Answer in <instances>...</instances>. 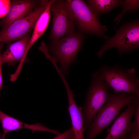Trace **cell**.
<instances>
[{"mask_svg": "<svg viewBox=\"0 0 139 139\" xmlns=\"http://www.w3.org/2000/svg\"><path fill=\"white\" fill-rule=\"evenodd\" d=\"M129 93H110L109 100L98 112L87 129L85 139H95L97 135L115 120L123 108L137 97Z\"/></svg>", "mask_w": 139, "mask_h": 139, "instance_id": "cell-1", "label": "cell"}, {"mask_svg": "<svg viewBox=\"0 0 139 139\" xmlns=\"http://www.w3.org/2000/svg\"><path fill=\"white\" fill-rule=\"evenodd\" d=\"M85 38L84 33L75 30L58 40L51 41L47 46L49 53L59 63L60 70L65 76L68 73L70 66L75 62Z\"/></svg>", "mask_w": 139, "mask_h": 139, "instance_id": "cell-2", "label": "cell"}, {"mask_svg": "<svg viewBox=\"0 0 139 139\" xmlns=\"http://www.w3.org/2000/svg\"><path fill=\"white\" fill-rule=\"evenodd\" d=\"M90 84L87 90L82 111L84 121V131L87 130L95 116L109 100V85L98 70L91 74Z\"/></svg>", "mask_w": 139, "mask_h": 139, "instance_id": "cell-3", "label": "cell"}, {"mask_svg": "<svg viewBox=\"0 0 139 139\" xmlns=\"http://www.w3.org/2000/svg\"><path fill=\"white\" fill-rule=\"evenodd\" d=\"M98 71L114 93L139 96V77L134 68H125L118 65L109 66L105 64Z\"/></svg>", "mask_w": 139, "mask_h": 139, "instance_id": "cell-4", "label": "cell"}, {"mask_svg": "<svg viewBox=\"0 0 139 139\" xmlns=\"http://www.w3.org/2000/svg\"><path fill=\"white\" fill-rule=\"evenodd\" d=\"M116 48L120 56L126 53L129 54L132 51L139 48V22L135 20L124 22L117 30L113 37L108 38L97 53L101 58L108 49Z\"/></svg>", "mask_w": 139, "mask_h": 139, "instance_id": "cell-5", "label": "cell"}, {"mask_svg": "<svg viewBox=\"0 0 139 139\" xmlns=\"http://www.w3.org/2000/svg\"><path fill=\"white\" fill-rule=\"evenodd\" d=\"M50 10L52 27L49 39L51 41L58 40L75 30L76 19L67 0H52Z\"/></svg>", "mask_w": 139, "mask_h": 139, "instance_id": "cell-6", "label": "cell"}, {"mask_svg": "<svg viewBox=\"0 0 139 139\" xmlns=\"http://www.w3.org/2000/svg\"><path fill=\"white\" fill-rule=\"evenodd\" d=\"M76 19V27L80 32L91 34L107 39L105 34L107 30L100 22L99 18L92 13L87 3L82 0H67Z\"/></svg>", "mask_w": 139, "mask_h": 139, "instance_id": "cell-7", "label": "cell"}, {"mask_svg": "<svg viewBox=\"0 0 139 139\" xmlns=\"http://www.w3.org/2000/svg\"><path fill=\"white\" fill-rule=\"evenodd\" d=\"M49 1L43 0L40 5L29 14L14 21L3 28L0 33V42L9 43L19 40L29 34L34 28Z\"/></svg>", "mask_w": 139, "mask_h": 139, "instance_id": "cell-8", "label": "cell"}, {"mask_svg": "<svg viewBox=\"0 0 139 139\" xmlns=\"http://www.w3.org/2000/svg\"><path fill=\"white\" fill-rule=\"evenodd\" d=\"M139 97H137L128 105L125 110L115 120L108 130V134L104 139H121L131 133L133 129L131 119L134 115Z\"/></svg>", "mask_w": 139, "mask_h": 139, "instance_id": "cell-9", "label": "cell"}, {"mask_svg": "<svg viewBox=\"0 0 139 139\" xmlns=\"http://www.w3.org/2000/svg\"><path fill=\"white\" fill-rule=\"evenodd\" d=\"M30 37L29 34L17 41L10 44L1 54L2 65L7 64L13 66L17 62L20 63L13 76L17 78L21 72L23 63L25 58V53Z\"/></svg>", "mask_w": 139, "mask_h": 139, "instance_id": "cell-10", "label": "cell"}, {"mask_svg": "<svg viewBox=\"0 0 139 139\" xmlns=\"http://www.w3.org/2000/svg\"><path fill=\"white\" fill-rule=\"evenodd\" d=\"M43 0H15L10 1L9 11L3 18L1 23L3 28L14 21L31 13L41 4Z\"/></svg>", "mask_w": 139, "mask_h": 139, "instance_id": "cell-11", "label": "cell"}, {"mask_svg": "<svg viewBox=\"0 0 139 139\" xmlns=\"http://www.w3.org/2000/svg\"><path fill=\"white\" fill-rule=\"evenodd\" d=\"M68 101V110L71 118L72 126L76 139H85L84 135V121L81 107L77 105L71 90L66 91Z\"/></svg>", "mask_w": 139, "mask_h": 139, "instance_id": "cell-12", "label": "cell"}, {"mask_svg": "<svg viewBox=\"0 0 139 139\" xmlns=\"http://www.w3.org/2000/svg\"><path fill=\"white\" fill-rule=\"evenodd\" d=\"M0 120L3 130V137L11 131L23 128L28 129L32 132L40 131L50 132L51 129L39 123L29 124L11 117L0 110Z\"/></svg>", "mask_w": 139, "mask_h": 139, "instance_id": "cell-13", "label": "cell"}, {"mask_svg": "<svg viewBox=\"0 0 139 139\" xmlns=\"http://www.w3.org/2000/svg\"><path fill=\"white\" fill-rule=\"evenodd\" d=\"M51 2V0L49 1L47 6L40 15L36 23L26 52V57L31 47L43 34L47 29L51 16L50 6Z\"/></svg>", "mask_w": 139, "mask_h": 139, "instance_id": "cell-14", "label": "cell"}, {"mask_svg": "<svg viewBox=\"0 0 139 139\" xmlns=\"http://www.w3.org/2000/svg\"><path fill=\"white\" fill-rule=\"evenodd\" d=\"M124 1L120 0H88L87 4L96 17L109 13L115 8L121 7Z\"/></svg>", "mask_w": 139, "mask_h": 139, "instance_id": "cell-15", "label": "cell"}, {"mask_svg": "<svg viewBox=\"0 0 139 139\" xmlns=\"http://www.w3.org/2000/svg\"><path fill=\"white\" fill-rule=\"evenodd\" d=\"M122 10L118 14L114 19V21L118 24L122 16L126 13L128 12L135 13L139 8V1L138 0H124L121 6Z\"/></svg>", "mask_w": 139, "mask_h": 139, "instance_id": "cell-16", "label": "cell"}, {"mask_svg": "<svg viewBox=\"0 0 139 139\" xmlns=\"http://www.w3.org/2000/svg\"><path fill=\"white\" fill-rule=\"evenodd\" d=\"M10 6V1L0 0V18H4L8 13Z\"/></svg>", "mask_w": 139, "mask_h": 139, "instance_id": "cell-17", "label": "cell"}, {"mask_svg": "<svg viewBox=\"0 0 139 139\" xmlns=\"http://www.w3.org/2000/svg\"><path fill=\"white\" fill-rule=\"evenodd\" d=\"M135 120L133 122L132 131L139 132V102L136 105L134 115Z\"/></svg>", "mask_w": 139, "mask_h": 139, "instance_id": "cell-18", "label": "cell"}, {"mask_svg": "<svg viewBox=\"0 0 139 139\" xmlns=\"http://www.w3.org/2000/svg\"><path fill=\"white\" fill-rule=\"evenodd\" d=\"M74 135L72 127L64 132L56 136L53 139H68Z\"/></svg>", "mask_w": 139, "mask_h": 139, "instance_id": "cell-19", "label": "cell"}, {"mask_svg": "<svg viewBox=\"0 0 139 139\" xmlns=\"http://www.w3.org/2000/svg\"><path fill=\"white\" fill-rule=\"evenodd\" d=\"M3 44L0 45V91L1 89L3 84V78L2 72V65L1 61V51L3 47Z\"/></svg>", "mask_w": 139, "mask_h": 139, "instance_id": "cell-20", "label": "cell"}, {"mask_svg": "<svg viewBox=\"0 0 139 139\" xmlns=\"http://www.w3.org/2000/svg\"><path fill=\"white\" fill-rule=\"evenodd\" d=\"M128 139H139V132L132 131Z\"/></svg>", "mask_w": 139, "mask_h": 139, "instance_id": "cell-21", "label": "cell"}, {"mask_svg": "<svg viewBox=\"0 0 139 139\" xmlns=\"http://www.w3.org/2000/svg\"><path fill=\"white\" fill-rule=\"evenodd\" d=\"M130 134V133L128 134L123 137L121 139H128Z\"/></svg>", "mask_w": 139, "mask_h": 139, "instance_id": "cell-22", "label": "cell"}, {"mask_svg": "<svg viewBox=\"0 0 139 139\" xmlns=\"http://www.w3.org/2000/svg\"><path fill=\"white\" fill-rule=\"evenodd\" d=\"M0 139H6L4 138L3 136V134H2L0 132Z\"/></svg>", "mask_w": 139, "mask_h": 139, "instance_id": "cell-23", "label": "cell"}, {"mask_svg": "<svg viewBox=\"0 0 139 139\" xmlns=\"http://www.w3.org/2000/svg\"><path fill=\"white\" fill-rule=\"evenodd\" d=\"M68 139H76L74 135L72 136Z\"/></svg>", "mask_w": 139, "mask_h": 139, "instance_id": "cell-24", "label": "cell"}]
</instances>
